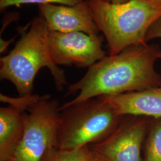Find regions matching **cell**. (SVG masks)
I'll return each instance as SVG.
<instances>
[{
  "mask_svg": "<svg viewBox=\"0 0 161 161\" xmlns=\"http://www.w3.org/2000/svg\"><path fill=\"white\" fill-rule=\"evenodd\" d=\"M155 38H161V17L150 26L146 34L145 40L147 42Z\"/></svg>",
  "mask_w": 161,
  "mask_h": 161,
  "instance_id": "cell-15",
  "label": "cell"
},
{
  "mask_svg": "<svg viewBox=\"0 0 161 161\" xmlns=\"http://www.w3.org/2000/svg\"><path fill=\"white\" fill-rule=\"evenodd\" d=\"M22 37L7 56L0 58V76L15 86L20 96L32 94L35 78L47 67L56 86L62 91L67 85L64 71L52 59L48 46V30L44 17H36L19 32Z\"/></svg>",
  "mask_w": 161,
  "mask_h": 161,
  "instance_id": "cell-2",
  "label": "cell"
},
{
  "mask_svg": "<svg viewBox=\"0 0 161 161\" xmlns=\"http://www.w3.org/2000/svg\"><path fill=\"white\" fill-rule=\"evenodd\" d=\"M43 96L26 95L20 96L17 97H12L4 94H0V100L2 102L9 104L11 106L21 112L28 111L34 104L42 98Z\"/></svg>",
  "mask_w": 161,
  "mask_h": 161,
  "instance_id": "cell-13",
  "label": "cell"
},
{
  "mask_svg": "<svg viewBox=\"0 0 161 161\" xmlns=\"http://www.w3.org/2000/svg\"><path fill=\"white\" fill-rule=\"evenodd\" d=\"M128 1L129 0H111V3L114 4H122V3H127Z\"/></svg>",
  "mask_w": 161,
  "mask_h": 161,
  "instance_id": "cell-18",
  "label": "cell"
},
{
  "mask_svg": "<svg viewBox=\"0 0 161 161\" xmlns=\"http://www.w3.org/2000/svg\"><path fill=\"white\" fill-rule=\"evenodd\" d=\"M159 59H161V52H160V53H159Z\"/></svg>",
  "mask_w": 161,
  "mask_h": 161,
  "instance_id": "cell-20",
  "label": "cell"
},
{
  "mask_svg": "<svg viewBox=\"0 0 161 161\" xmlns=\"http://www.w3.org/2000/svg\"><path fill=\"white\" fill-rule=\"evenodd\" d=\"M86 1L94 22L108 42L110 56L146 43L148 29L161 17V6L153 0H129L122 4L107 0Z\"/></svg>",
  "mask_w": 161,
  "mask_h": 161,
  "instance_id": "cell-3",
  "label": "cell"
},
{
  "mask_svg": "<svg viewBox=\"0 0 161 161\" xmlns=\"http://www.w3.org/2000/svg\"><path fill=\"white\" fill-rule=\"evenodd\" d=\"M160 52L158 46L146 42L128 47L118 54L104 57L90 67L80 80L68 87L66 95L79 94L60 109L92 98L160 86L161 75L155 68Z\"/></svg>",
  "mask_w": 161,
  "mask_h": 161,
  "instance_id": "cell-1",
  "label": "cell"
},
{
  "mask_svg": "<svg viewBox=\"0 0 161 161\" xmlns=\"http://www.w3.org/2000/svg\"><path fill=\"white\" fill-rule=\"evenodd\" d=\"M152 121L149 117L125 116L114 132L92 148L107 161H143L142 145Z\"/></svg>",
  "mask_w": 161,
  "mask_h": 161,
  "instance_id": "cell-7",
  "label": "cell"
},
{
  "mask_svg": "<svg viewBox=\"0 0 161 161\" xmlns=\"http://www.w3.org/2000/svg\"><path fill=\"white\" fill-rule=\"evenodd\" d=\"M42 161H107L88 145L74 149L62 150L57 147L50 150Z\"/></svg>",
  "mask_w": 161,
  "mask_h": 161,
  "instance_id": "cell-11",
  "label": "cell"
},
{
  "mask_svg": "<svg viewBox=\"0 0 161 161\" xmlns=\"http://www.w3.org/2000/svg\"><path fill=\"white\" fill-rule=\"evenodd\" d=\"M24 112L11 106L0 108V161L12 159L22 139Z\"/></svg>",
  "mask_w": 161,
  "mask_h": 161,
  "instance_id": "cell-10",
  "label": "cell"
},
{
  "mask_svg": "<svg viewBox=\"0 0 161 161\" xmlns=\"http://www.w3.org/2000/svg\"><path fill=\"white\" fill-rule=\"evenodd\" d=\"M86 0H0V8L4 10L10 6H19L26 4H53L57 3L66 6H74Z\"/></svg>",
  "mask_w": 161,
  "mask_h": 161,
  "instance_id": "cell-14",
  "label": "cell"
},
{
  "mask_svg": "<svg viewBox=\"0 0 161 161\" xmlns=\"http://www.w3.org/2000/svg\"><path fill=\"white\" fill-rule=\"evenodd\" d=\"M14 39V37H13L10 40H4L2 38H0V53H3L6 51L8 46L10 45V44L12 42L13 40Z\"/></svg>",
  "mask_w": 161,
  "mask_h": 161,
  "instance_id": "cell-17",
  "label": "cell"
},
{
  "mask_svg": "<svg viewBox=\"0 0 161 161\" xmlns=\"http://www.w3.org/2000/svg\"><path fill=\"white\" fill-rule=\"evenodd\" d=\"M39 9L49 32H81L90 35L100 32L86 0L74 6L39 4Z\"/></svg>",
  "mask_w": 161,
  "mask_h": 161,
  "instance_id": "cell-8",
  "label": "cell"
},
{
  "mask_svg": "<svg viewBox=\"0 0 161 161\" xmlns=\"http://www.w3.org/2000/svg\"><path fill=\"white\" fill-rule=\"evenodd\" d=\"M99 97L121 116H138L161 118V86L139 92Z\"/></svg>",
  "mask_w": 161,
  "mask_h": 161,
  "instance_id": "cell-9",
  "label": "cell"
},
{
  "mask_svg": "<svg viewBox=\"0 0 161 161\" xmlns=\"http://www.w3.org/2000/svg\"><path fill=\"white\" fill-rule=\"evenodd\" d=\"M13 161V160H12V159H10V160H7V161Z\"/></svg>",
  "mask_w": 161,
  "mask_h": 161,
  "instance_id": "cell-21",
  "label": "cell"
},
{
  "mask_svg": "<svg viewBox=\"0 0 161 161\" xmlns=\"http://www.w3.org/2000/svg\"><path fill=\"white\" fill-rule=\"evenodd\" d=\"M60 109L58 148L74 149L102 142L124 116L101 98H92Z\"/></svg>",
  "mask_w": 161,
  "mask_h": 161,
  "instance_id": "cell-4",
  "label": "cell"
},
{
  "mask_svg": "<svg viewBox=\"0 0 161 161\" xmlns=\"http://www.w3.org/2000/svg\"><path fill=\"white\" fill-rule=\"evenodd\" d=\"M51 96L43 97L24 112L23 137L12 159L13 161H42L52 148H58L60 109Z\"/></svg>",
  "mask_w": 161,
  "mask_h": 161,
  "instance_id": "cell-5",
  "label": "cell"
},
{
  "mask_svg": "<svg viewBox=\"0 0 161 161\" xmlns=\"http://www.w3.org/2000/svg\"><path fill=\"white\" fill-rule=\"evenodd\" d=\"M17 16H18V13H14V14L11 13V14L7 15L6 17L4 18V19L3 21V27L1 29V34H0L1 35H2V32L4 31V29L8 25L9 23L15 20H17V18H18Z\"/></svg>",
  "mask_w": 161,
  "mask_h": 161,
  "instance_id": "cell-16",
  "label": "cell"
},
{
  "mask_svg": "<svg viewBox=\"0 0 161 161\" xmlns=\"http://www.w3.org/2000/svg\"><path fill=\"white\" fill-rule=\"evenodd\" d=\"M143 161H161V118L152 119L145 142Z\"/></svg>",
  "mask_w": 161,
  "mask_h": 161,
  "instance_id": "cell-12",
  "label": "cell"
},
{
  "mask_svg": "<svg viewBox=\"0 0 161 161\" xmlns=\"http://www.w3.org/2000/svg\"><path fill=\"white\" fill-rule=\"evenodd\" d=\"M155 3H156V4H159V5H161V0H153Z\"/></svg>",
  "mask_w": 161,
  "mask_h": 161,
  "instance_id": "cell-19",
  "label": "cell"
},
{
  "mask_svg": "<svg viewBox=\"0 0 161 161\" xmlns=\"http://www.w3.org/2000/svg\"><path fill=\"white\" fill-rule=\"evenodd\" d=\"M103 36L81 32H49L48 46L53 62L57 65L90 68L106 57L102 48Z\"/></svg>",
  "mask_w": 161,
  "mask_h": 161,
  "instance_id": "cell-6",
  "label": "cell"
}]
</instances>
